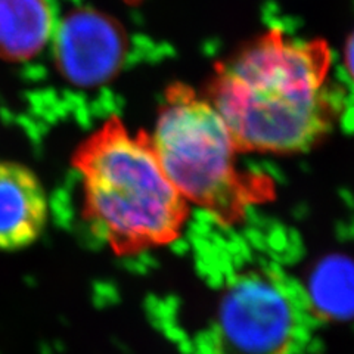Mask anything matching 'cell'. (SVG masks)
<instances>
[{
  "mask_svg": "<svg viewBox=\"0 0 354 354\" xmlns=\"http://www.w3.org/2000/svg\"><path fill=\"white\" fill-rule=\"evenodd\" d=\"M330 68L322 40L270 30L217 66L205 96L241 153H303L325 140L339 118Z\"/></svg>",
  "mask_w": 354,
  "mask_h": 354,
  "instance_id": "6da1fadb",
  "label": "cell"
},
{
  "mask_svg": "<svg viewBox=\"0 0 354 354\" xmlns=\"http://www.w3.org/2000/svg\"><path fill=\"white\" fill-rule=\"evenodd\" d=\"M80 179L82 217L118 257L170 245L189 218L191 205L165 174L145 131L111 117L73 152Z\"/></svg>",
  "mask_w": 354,
  "mask_h": 354,
  "instance_id": "7a4b0ae2",
  "label": "cell"
},
{
  "mask_svg": "<svg viewBox=\"0 0 354 354\" xmlns=\"http://www.w3.org/2000/svg\"><path fill=\"white\" fill-rule=\"evenodd\" d=\"M149 138L186 203L221 225H236L250 208L272 198V182L241 167V151L223 118L189 86L167 88Z\"/></svg>",
  "mask_w": 354,
  "mask_h": 354,
  "instance_id": "3957f363",
  "label": "cell"
},
{
  "mask_svg": "<svg viewBox=\"0 0 354 354\" xmlns=\"http://www.w3.org/2000/svg\"><path fill=\"white\" fill-rule=\"evenodd\" d=\"M316 325L301 283L272 266H250L221 285L204 332V354H303Z\"/></svg>",
  "mask_w": 354,
  "mask_h": 354,
  "instance_id": "277c9868",
  "label": "cell"
},
{
  "mask_svg": "<svg viewBox=\"0 0 354 354\" xmlns=\"http://www.w3.org/2000/svg\"><path fill=\"white\" fill-rule=\"evenodd\" d=\"M53 57L62 79L82 88L109 83L121 70L127 37L118 22L92 9L66 15L53 32Z\"/></svg>",
  "mask_w": 354,
  "mask_h": 354,
  "instance_id": "5b68a950",
  "label": "cell"
},
{
  "mask_svg": "<svg viewBox=\"0 0 354 354\" xmlns=\"http://www.w3.org/2000/svg\"><path fill=\"white\" fill-rule=\"evenodd\" d=\"M49 201L39 176L17 161H0V251L31 247L46 229Z\"/></svg>",
  "mask_w": 354,
  "mask_h": 354,
  "instance_id": "8992f818",
  "label": "cell"
},
{
  "mask_svg": "<svg viewBox=\"0 0 354 354\" xmlns=\"http://www.w3.org/2000/svg\"><path fill=\"white\" fill-rule=\"evenodd\" d=\"M55 28L49 0H0V59L36 58L52 40Z\"/></svg>",
  "mask_w": 354,
  "mask_h": 354,
  "instance_id": "52a82bcc",
  "label": "cell"
},
{
  "mask_svg": "<svg viewBox=\"0 0 354 354\" xmlns=\"http://www.w3.org/2000/svg\"><path fill=\"white\" fill-rule=\"evenodd\" d=\"M319 301L313 304L322 312L335 316L354 313V273L353 272H326L319 281Z\"/></svg>",
  "mask_w": 354,
  "mask_h": 354,
  "instance_id": "ba28073f",
  "label": "cell"
},
{
  "mask_svg": "<svg viewBox=\"0 0 354 354\" xmlns=\"http://www.w3.org/2000/svg\"><path fill=\"white\" fill-rule=\"evenodd\" d=\"M346 66L348 70V74L351 75V79L354 82V32L353 36L347 41V48H346Z\"/></svg>",
  "mask_w": 354,
  "mask_h": 354,
  "instance_id": "9c48e42d",
  "label": "cell"
}]
</instances>
